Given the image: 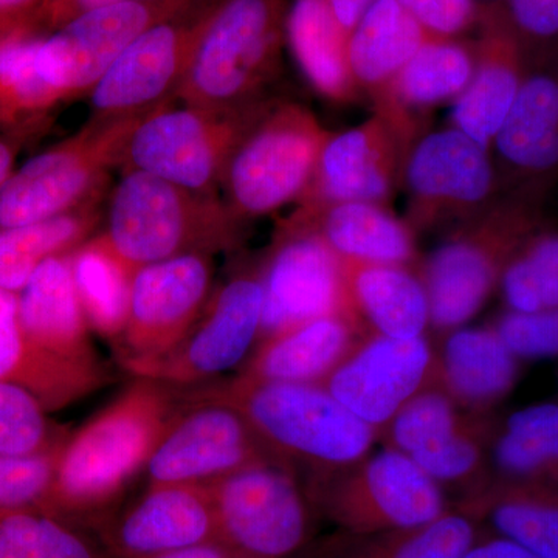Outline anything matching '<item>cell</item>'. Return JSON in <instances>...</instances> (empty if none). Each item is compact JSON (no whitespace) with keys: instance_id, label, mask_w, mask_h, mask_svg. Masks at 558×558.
<instances>
[{"instance_id":"1","label":"cell","mask_w":558,"mask_h":558,"mask_svg":"<svg viewBox=\"0 0 558 558\" xmlns=\"http://www.w3.org/2000/svg\"><path fill=\"white\" fill-rule=\"evenodd\" d=\"M185 403L179 387L135 380L65 439L40 510L72 524L87 519L100 523L145 470Z\"/></svg>"},{"instance_id":"2","label":"cell","mask_w":558,"mask_h":558,"mask_svg":"<svg viewBox=\"0 0 558 558\" xmlns=\"http://www.w3.org/2000/svg\"><path fill=\"white\" fill-rule=\"evenodd\" d=\"M186 400L223 403L241 414L271 459L304 480L371 453L379 433L322 385L238 376L182 388Z\"/></svg>"},{"instance_id":"3","label":"cell","mask_w":558,"mask_h":558,"mask_svg":"<svg viewBox=\"0 0 558 558\" xmlns=\"http://www.w3.org/2000/svg\"><path fill=\"white\" fill-rule=\"evenodd\" d=\"M548 197L538 191H505L480 215L447 231L442 244L418 260L433 329L449 333L478 314L513 256L545 229Z\"/></svg>"},{"instance_id":"4","label":"cell","mask_w":558,"mask_h":558,"mask_svg":"<svg viewBox=\"0 0 558 558\" xmlns=\"http://www.w3.org/2000/svg\"><path fill=\"white\" fill-rule=\"evenodd\" d=\"M242 226L216 194L182 189L148 172L124 171L98 238L134 275L160 260L234 248Z\"/></svg>"},{"instance_id":"5","label":"cell","mask_w":558,"mask_h":558,"mask_svg":"<svg viewBox=\"0 0 558 558\" xmlns=\"http://www.w3.org/2000/svg\"><path fill=\"white\" fill-rule=\"evenodd\" d=\"M290 0H218L175 98L205 109L266 100L277 78Z\"/></svg>"},{"instance_id":"6","label":"cell","mask_w":558,"mask_h":558,"mask_svg":"<svg viewBox=\"0 0 558 558\" xmlns=\"http://www.w3.org/2000/svg\"><path fill=\"white\" fill-rule=\"evenodd\" d=\"M329 135L306 106L271 98L227 163L220 182L227 207L245 223L300 202Z\"/></svg>"},{"instance_id":"7","label":"cell","mask_w":558,"mask_h":558,"mask_svg":"<svg viewBox=\"0 0 558 558\" xmlns=\"http://www.w3.org/2000/svg\"><path fill=\"white\" fill-rule=\"evenodd\" d=\"M303 486L315 512L352 537L418 526L451 508L438 483L389 447Z\"/></svg>"},{"instance_id":"8","label":"cell","mask_w":558,"mask_h":558,"mask_svg":"<svg viewBox=\"0 0 558 558\" xmlns=\"http://www.w3.org/2000/svg\"><path fill=\"white\" fill-rule=\"evenodd\" d=\"M270 100L226 110L163 102L135 124L121 167L196 193L216 194L231 154Z\"/></svg>"},{"instance_id":"9","label":"cell","mask_w":558,"mask_h":558,"mask_svg":"<svg viewBox=\"0 0 558 558\" xmlns=\"http://www.w3.org/2000/svg\"><path fill=\"white\" fill-rule=\"evenodd\" d=\"M137 116L94 119L78 134L13 171L0 189V230L43 222L83 207L106 172L123 161Z\"/></svg>"},{"instance_id":"10","label":"cell","mask_w":558,"mask_h":558,"mask_svg":"<svg viewBox=\"0 0 558 558\" xmlns=\"http://www.w3.org/2000/svg\"><path fill=\"white\" fill-rule=\"evenodd\" d=\"M207 487L218 542L234 558H290L311 545L315 510L290 470L252 465Z\"/></svg>"},{"instance_id":"11","label":"cell","mask_w":558,"mask_h":558,"mask_svg":"<svg viewBox=\"0 0 558 558\" xmlns=\"http://www.w3.org/2000/svg\"><path fill=\"white\" fill-rule=\"evenodd\" d=\"M402 189L407 222L416 231H450L502 193L490 150L457 128L425 131L411 146Z\"/></svg>"},{"instance_id":"12","label":"cell","mask_w":558,"mask_h":558,"mask_svg":"<svg viewBox=\"0 0 558 558\" xmlns=\"http://www.w3.org/2000/svg\"><path fill=\"white\" fill-rule=\"evenodd\" d=\"M422 123L374 108L368 120L330 134L299 208L315 211L341 202L387 205L396 190L402 189L411 146L425 132Z\"/></svg>"},{"instance_id":"13","label":"cell","mask_w":558,"mask_h":558,"mask_svg":"<svg viewBox=\"0 0 558 558\" xmlns=\"http://www.w3.org/2000/svg\"><path fill=\"white\" fill-rule=\"evenodd\" d=\"M494 424L459 409L438 387L418 392L381 432L385 447L409 457L440 487L473 494L492 476Z\"/></svg>"},{"instance_id":"14","label":"cell","mask_w":558,"mask_h":558,"mask_svg":"<svg viewBox=\"0 0 558 558\" xmlns=\"http://www.w3.org/2000/svg\"><path fill=\"white\" fill-rule=\"evenodd\" d=\"M263 270L247 267L213 290L207 306L179 347L148 365L131 369L135 379L191 388L219 379L241 365L259 340Z\"/></svg>"},{"instance_id":"15","label":"cell","mask_w":558,"mask_h":558,"mask_svg":"<svg viewBox=\"0 0 558 558\" xmlns=\"http://www.w3.org/2000/svg\"><path fill=\"white\" fill-rule=\"evenodd\" d=\"M199 2L121 0L83 11L40 39V76L61 101L92 92L140 35Z\"/></svg>"},{"instance_id":"16","label":"cell","mask_w":558,"mask_h":558,"mask_svg":"<svg viewBox=\"0 0 558 558\" xmlns=\"http://www.w3.org/2000/svg\"><path fill=\"white\" fill-rule=\"evenodd\" d=\"M213 278V256L201 253L149 264L132 275L126 326L113 343L128 373L179 347L207 306Z\"/></svg>"},{"instance_id":"17","label":"cell","mask_w":558,"mask_h":558,"mask_svg":"<svg viewBox=\"0 0 558 558\" xmlns=\"http://www.w3.org/2000/svg\"><path fill=\"white\" fill-rule=\"evenodd\" d=\"M218 0H201L140 35L90 92L94 119L146 113L175 97Z\"/></svg>"},{"instance_id":"18","label":"cell","mask_w":558,"mask_h":558,"mask_svg":"<svg viewBox=\"0 0 558 558\" xmlns=\"http://www.w3.org/2000/svg\"><path fill=\"white\" fill-rule=\"evenodd\" d=\"M260 270L264 304L259 340L310 319L329 315L354 318L348 306L343 260L317 231L293 216L279 227Z\"/></svg>"},{"instance_id":"19","label":"cell","mask_w":558,"mask_h":558,"mask_svg":"<svg viewBox=\"0 0 558 558\" xmlns=\"http://www.w3.org/2000/svg\"><path fill=\"white\" fill-rule=\"evenodd\" d=\"M258 464L277 462L238 411L209 400H186L145 472L148 486H208Z\"/></svg>"},{"instance_id":"20","label":"cell","mask_w":558,"mask_h":558,"mask_svg":"<svg viewBox=\"0 0 558 558\" xmlns=\"http://www.w3.org/2000/svg\"><path fill=\"white\" fill-rule=\"evenodd\" d=\"M436 363L438 354L425 336L368 333L319 385L380 438L414 396L435 387Z\"/></svg>"},{"instance_id":"21","label":"cell","mask_w":558,"mask_h":558,"mask_svg":"<svg viewBox=\"0 0 558 558\" xmlns=\"http://www.w3.org/2000/svg\"><path fill=\"white\" fill-rule=\"evenodd\" d=\"M505 191L549 194L558 180V54L531 65L492 143Z\"/></svg>"},{"instance_id":"22","label":"cell","mask_w":558,"mask_h":558,"mask_svg":"<svg viewBox=\"0 0 558 558\" xmlns=\"http://www.w3.org/2000/svg\"><path fill=\"white\" fill-rule=\"evenodd\" d=\"M473 49L475 72L453 102L451 126L490 150L531 68L501 0L484 5Z\"/></svg>"},{"instance_id":"23","label":"cell","mask_w":558,"mask_h":558,"mask_svg":"<svg viewBox=\"0 0 558 558\" xmlns=\"http://www.w3.org/2000/svg\"><path fill=\"white\" fill-rule=\"evenodd\" d=\"M100 526L116 558H149L218 542L207 486H148L134 505Z\"/></svg>"},{"instance_id":"24","label":"cell","mask_w":558,"mask_h":558,"mask_svg":"<svg viewBox=\"0 0 558 558\" xmlns=\"http://www.w3.org/2000/svg\"><path fill=\"white\" fill-rule=\"evenodd\" d=\"M0 380L27 389L47 411H58L108 385L105 365H81L38 347L22 329L17 293L0 289Z\"/></svg>"},{"instance_id":"25","label":"cell","mask_w":558,"mask_h":558,"mask_svg":"<svg viewBox=\"0 0 558 558\" xmlns=\"http://www.w3.org/2000/svg\"><path fill=\"white\" fill-rule=\"evenodd\" d=\"M368 332L348 315H329L279 330L256 343L240 374L252 379L319 385Z\"/></svg>"},{"instance_id":"26","label":"cell","mask_w":558,"mask_h":558,"mask_svg":"<svg viewBox=\"0 0 558 558\" xmlns=\"http://www.w3.org/2000/svg\"><path fill=\"white\" fill-rule=\"evenodd\" d=\"M22 329L38 347L81 365H102L92 347L69 255L47 259L17 293Z\"/></svg>"},{"instance_id":"27","label":"cell","mask_w":558,"mask_h":558,"mask_svg":"<svg viewBox=\"0 0 558 558\" xmlns=\"http://www.w3.org/2000/svg\"><path fill=\"white\" fill-rule=\"evenodd\" d=\"M436 354L435 387L468 413L487 414L519 379L520 360L492 326L451 330Z\"/></svg>"},{"instance_id":"28","label":"cell","mask_w":558,"mask_h":558,"mask_svg":"<svg viewBox=\"0 0 558 558\" xmlns=\"http://www.w3.org/2000/svg\"><path fill=\"white\" fill-rule=\"evenodd\" d=\"M343 274L349 311L365 332L395 339L425 336L429 303L416 267L343 260Z\"/></svg>"},{"instance_id":"29","label":"cell","mask_w":558,"mask_h":558,"mask_svg":"<svg viewBox=\"0 0 558 558\" xmlns=\"http://www.w3.org/2000/svg\"><path fill=\"white\" fill-rule=\"evenodd\" d=\"M293 218L317 231L343 260L416 267V231L405 219L374 202H341L315 211L296 209Z\"/></svg>"},{"instance_id":"30","label":"cell","mask_w":558,"mask_h":558,"mask_svg":"<svg viewBox=\"0 0 558 558\" xmlns=\"http://www.w3.org/2000/svg\"><path fill=\"white\" fill-rule=\"evenodd\" d=\"M458 508L480 527L542 558H558V487L490 476Z\"/></svg>"},{"instance_id":"31","label":"cell","mask_w":558,"mask_h":558,"mask_svg":"<svg viewBox=\"0 0 558 558\" xmlns=\"http://www.w3.org/2000/svg\"><path fill=\"white\" fill-rule=\"evenodd\" d=\"M429 36L398 0H374L348 38V64L359 90L376 101Z\"/></svg>"},{"instance_id":"32","label":"cell","mask_w":558,"mask_h":558,"mask_svg":"<svg viewBox=\"0 0 558 558\" xmlns=\"http://www.w3.org/2000/svg\"><path fill=\"white\" fill-rule=\"evenodd\" d=\"M475 72L473 43L429 39L396 75L374 108L395 110L422 121L425 110L454 102Z\"/></svg>"},{"instance_id":"33","label":"cell","mask_w":558,"mask_h":558,"mask_svg":"<svg viewBox=\"0 0 558 558\" xmlns=\"http://www.w3.org/2000/svg\"><path fill=\"white\" fill-rule=\"evenodd\" d=\"M286 39L312 89L332 102H351L360 90L348 64V38L328 0H292Z\"/></svg>"},{"instance_id":"34","label":"cell","mask_w":558,"mask_h":558,"mask_svg":"<svg viewBox=\"0 0 558 558\" xmlns=\"http://www.w3.org/2000/svg\"><path fill=\"white\" fill-rule=\"evenodd\" d=\"M492 476L558 487V403L510 414L490 440Z\"/></svg>"},{"instance_id":"35","label":"cell","mask_w":558,"mask_h":558,"mask_svg":"<svg viewBox=\"0 0 558 558\" xmlns=\"http://www.w3.org/2000/svg\"><path fill=\"white\" fill-rule=\"evenodd\" d=\"M483 529L469 513L447 509L418 526L330 539L332 558H464Z\"/></svg>"},{"instance_id":"36","label":"cell","mask_w":558,"mask_h":558,"mask_svg":"<svg viewBox=\"0 0 558 558\" xmlns=\"http://www.w3.org/2000/svg\"><path fill=\"white\" fill-rule=\"evenodd\" d=\"M95 223L94 208L84 204L58 218L0 230V289L20 293L47 259L89 240Z\"/></svg>"},{"instance_id":"37","label":"cell","mask_w":558,"mask_h":558,"mask_svg":"<svg viewBox=\"0 0 558 558\" xmlns=\"http://www.w3.org/2000/svg\"><path fill=\"white\" fill-rule=\"evenodd\" d=\"M70 266L90 330L116 343L130 311L131 271L98 234L70 253Z\"/></svg>"},{"instance_id":"38","label":"cell","mask_w":558,"mask_h":558,"mask_svg":"<svg viewBox=\"0 0 558 558\" xmlns=\"http://www.w3.org/2000/svg\"><path fill=\"white\" fill-rule=\"evenodd\" d=\"M35 28H22L0 39V128L35 123L62 102L38 70Z\"/></svg>"},{"instance_id":"39","label":"cell","mask_w":558,"mask_h":558,"mask_svg":"<svg viewBox=\"0 0 558 558\" xmlns=\"http://www.w3.org/2000/svg\"><path fill=\"white\" fill-rule=\"evenodd\" d=\"M0 558H109L68 521L40 509L0 510Z\"/></svg>"},{"instance_id":"40","label":"cell","mask_w":558,"mask_h":558,"mask_svg":"<svg viewBox=\"0 0 558 558\" xmlns=\"http://www.w3.org/2000/svg\"><path fill=\"white\" fill-rule=\"evenodd\" d=\"M506 311L537 312L558 307V231L542 229L510 260L502 274Z\"/></svg>"},{"instance_id":"41","label":"cell","mask_w":558,"mask_h":558,"mask_svg":"<svg viewBox=\"0 0 558 558\" xmlns=\"http://www.w3.org/2000/svg\"><path fill=\"white\" fill-rule=\"evenodd\" d=\"M27 389L0 380V454L24 457L61 446L69 438Z\"/></svg>"},{"instance_id":"42","label":"cell","mask_w":558,"mask_h":558,"mask_svg":"<svg viewBox=\"0 0 558 558\" xmlns=\"http://www.w3.org/2000/svg\"><path fill=\"white\" fill-rule=\"evenodd\" d=\"M64 442L43 453L0 454V510L40 509L53 483Z\"/></svg>"},{"instance_id":"43","label":"cell","mask_w":558,"mask_h":558,"mask_svg":"<svg viewBox=\"0 0 558 558\" xmlns=\"http://www.w3.org/2000/svg\"><path fill=\"white\" fill-rule=\"evenodd\" d=\"M490 326L519 360L558 355V307L537 312L506 311Z\"/></svg>"},{"instance_id":"44","label":"cell","mask_w":558,"mask_h":558,"mask_svg":"<svg viewBox=\"0 0 558 558\" xmlns=\"http://www.w3.org/2000/svg\"><path fill=\"white\" fill-rule=\"evenodd\" d=\"M529 65L558 54V0H501Z\"/></svg>"},{"instance_id":"45","label":"cell","mask_w":558,"mask_h":558,"mask_svg":"<svg viewBox=\"0 0 558 558\" xmlns=\"http://www.w3.org/2000/svg\"><path fill=\"white\" fill-rule=\"evenodd\" d=\"M432 39H459L478 31L484 5L478 0H398Z\"/></svg>"},{"instance_id":"46","label":"cell","mask_w":558,"mask_h":558,"mask_svg":"<svg viewBox=\"0 0 558 558\" xmlns=\"http://www.w3.org/2000/svg\"><path fill=\"white\" fill-rule=\"evenodd\" d=\"M44 2L46 0H0V39L22 28H35L33 21Z\"/></svg>"},{"instance_id":"47","label":"cell","mask_w":558,"mask_h":558,"mask_svg":"<svg viewBox=\"0 0 558 558\" xmlns=\"http://www.w3.org/2000/svg\"><path fill=\"white\" fill-rule=\"evenodd\" d=\"M113 2H121V0H46L36 14V24L61 27L83 11Z\"/></svg>"},{"instance_id":"48","label":"cell","mask_w":558,"mask_h":558,"mask_svg":"<svg viewBox=\"0 0 558 558\" xmlns=\"http://www.w3.org/2000/svg\"><path fill=\"white\" fill-rule=\"evenodd\" d=\"M464 558H542L498 535H481Z\"/></svg>"},{"instance_id":"49","label":"cell","mask_w":558,"mask_h":558,"mask_svg":"<svg viewBox=\"0 0 558 558\" xmlns=\"http://www.w3.org/2000/svg\"><path fill=\"white\" fill-rule=\"evenodd\" d=\"M328 2L333 16L339 22L341 32L349 38L374 0H328Z\"/></svg>"},{"instance_id":"50","label":"cell","mask_w":558,"mask_h":558,"mask_svg":"<svg viewBox=\"0 0 558 558\" xmlns=\"http://www.w3.org/2000/svg\"><path fill=\"white\" fill-rule=\"evenodd\" d=\"M149 558H234L222 543L209 542L204 545L191 546V548L172 550Z\"/></svg>"},{"instance_id":"51","label":"cell","mask_w":558,"mask_h":558,"mask_svg":"<svg viewBox=\"0 0 558 558\" xmlns=\"http://www.w3.org/2000/svg\"><path fill=\"white\" fill-rule=\"evenodd\" d=\"M14 159H16V145L9 138L0 137V189L13 174Z\"/></svg>"},{"instance_id":"52","label":"cell","mask_w":558,"mask_h":558,"mask_svg":"<svg viewBox=\"0 0 558 558\" xmlns=\"http://www.w3.org/2000/svg\"><path fill=\"white\" fill-rule=\"evenodd\" d=\"M290 558H332V548L329 542L323 543L319 546H307L306 549L301 550L300 554Z\"/></svg>"}]
</instances>
